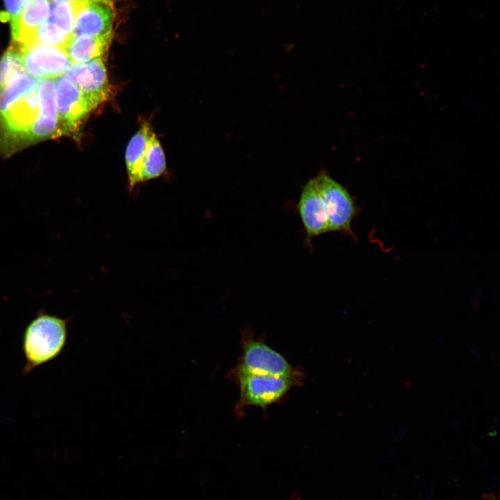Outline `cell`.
I'll use <instances>...</instances> for the list:
<instances>
[{"mask_svg": "<svg viewBox=\"0 0 500 500\" xmlns=\"http://www.w3.org/2000/svg\"><path fill=\"white\" fill-rule=\"evenodd\" d=\"M239 384L240 406L265 408L283 397L295 383L297 374L274 376L234 372Z\"/></svg>", "mask_w": 500, "mask_h": 500, "instance_id": "cell-3", "label": "cell"}, {"mask_svg": "<svg viewBox=\"0 0 500 500\" xmlns=\"http://www.w3.org/2000/svg\"><path fill=\"white\" fill-rule=\"evenodd\" d=\"M306 232V241L328 232V218L325 203L314 178L304 185L296 206Z\"/></svg>", "mask_w": 500, "mask_h": 500, "instance_id": "cell-9", "label": "cell"}, {"mask_svg": "<svg viewBox=\"0 0 500 500\" xmlns=\"http://www.w3.org/2000/svg\"><path fill=\"white\" fill-rule=\"evenodd\" d=\"M54 3L69 2V3H85V2H98L112 6L113 0H51Z\"/></svg>", "mask_w": 500, "mask_h": 500, "instance_id": "cell-21", "label": "cell"}, {"mask_svg": "<svg viewBox=\"0 0 500 500\" xmlns=\"http://www.w3.org/2000/svg\"><path fill=\"white\" fill-rule=\"evenodd\" d=\"M488 500H494L493 499H488Z\"/></svg>", "mask_w": 500, "mask_h": 500, "instance_id": "cell-22", "label": "cell"}, {"mask_svg": "<svg viewBox=\"0 0 500 500\" xmlns=\"http://www.w3.org/2000/svg\"><path fill=\"white\" fill-rule=\"evenodd\" d=\"M81 3L60 2L51 4L47 21L72 35L76 14Z\"/></svg>", "mask_w": 500, "mask_h": 500, "instance_id": "cell-18", "label": "cell"}, {"mask_svg": "<svg viewBox=\"0 0 500 500\" xmlns=\"http://www.w3.org/2000/svg\"><path fill=\"white\" fill-rule=\"evenodd\" d=\"M49 0H28L19 18L10 23L12 40L17 47L28 44L35 31L49 17Z\"/></svg>", "mask_w": 500, "mask_h": 500, "instance_id": "cell-12", "label": "cell"}, {"mask_svg": "<svg viewBox=\"0 0 500 500\" xmlns=\"http://www.w3.org/2000/svg\"><path fill=\"white\" fill-rule=\"evenodd\" d=\"M243 352L235 372L290 376L297 372L279 353L252 338H243Z\"/></svg>", "mask_w": 500, "mask_h": 500, "instance_id": "cell-5", "label": "cell"}, {"mask_svg": "<svg viewBox=\"0 0 500 500\" xmlns=\"http://www.w3.org/2000/svg\"><path fill=\"white\" fill-rule=\"evenodd\" d=\"M28 0H4V10L0 12L3 22L16 21L20 16Z\"/></svg>", "mask_w": 500, "mask_h": 500, "instance_id": "cell-20", "label": "cell"}, {"mask_svg": "<svg viewBox=\"0 0 500 500\" xmlns=\"http://www.w3.org/2000/svg\"><path fill=\"white\" fill-rule=\"evenodd\" d=\"M151 133L149 124L144 123L127 145L125 162L130 190H133L137 185L141 183L140 171Z\"/></svg>", "mask_w": 500, "mask_h": 500, "instance_id": "cell-14", "label": "cell"}, {"mask_svg": "<svg viewBox=\"0 0 500 500\" xmlns=\"http://www.w3.org/2000/svg\"><path fill=\"white\" fill-rule=\"evenodd\" d=\"M39 78H36L26 72L20 74L10 83L0 87V115L15 101L35 88Z\"/></svg>", "mask_w": 500, "mask_h": 500, "instance_id": "cell-16", "label": "cell"}, {"mask_svg": "<svg viewBox=\"0 0 500 500\" xmlns=\"http://www.w3.org/2000/svg\"><path fill=\"white\" fill-rule=\"evenodd\" d=\"M113 21L114 11L111 6L98 2L81 3L72 35L112 34Z\"/></svg>", "mask_w": 500, "mask_h": 500, "instance_id": "cell-11", "label": "cell"}, {"mask_svg": "<svg viewBox=\"0 0 500 500\" xmlns=\"http://www.w3.org/2000/svg\"><path fill=\"white\" fill-rule=\"evenodd\" d=\"M38 116L37 85L0 115V144L10 147L11 144L31 142V129Z\"/></svg>", "mask_w": 500, "mask_h": 500, "instance_id": "cell-2", "label": "cell"}, {"mask_svg": "<svg viewBox=\"0 0 500 500\" xmlns=\"http://www.w3.org/2000/svg\"><path fill=\"white\" fill-rule=\"evenodd\" d=\"M26 72L22 57L17 47L10 48L0 59V87Z\"/></svg>", "mask_w": 500, "mask_h": 500, "instance_id": "cell-19", "label": "cell"}, {"mask_svg": "<svg viewBox=\"0 0 500 500\" xmlns=\"http://www.w3.org/2000/svg\"><path fill=\"white\" fill-rule=\"evenodd\" d=\"M314 181L326 208L328 232L353 235L351 224L357 210L349 192L326 174H319Z\"/></svg>", "mask_w": 500, "mask_h": 500, "instance_id": "cell-4", "label": "cell"}, {"mask_svg": "<svg viewBox=\"0 0 500 500\" xmlns=\"http://www.w3.org/2000/svg\"><path fill=\"white\" fill-rule=\"evenodd\" d=\"M67 340V321L47 314L37 316L26 327L23 338L26 358L24 372L54 359Z\"/></svg>", "mask_w": 500, "mask_h": 500, "instance_id": "cell-1", "label": "cell"}, {"mask_svg": "<svg viewBox=\"0 0 500 500\" xmlns=\"http://www.w3.org/2000/svg\"><path fill=\"white\" fill-rule=\"evenodd\" d=\"M72 36L47 20L35 31L28 44L22 47L40 44L65 49Z\"/></svg>", "mask_w": 500, "mask_h": 500, "instance_id": "cell-17", "label": "cell"}, {"mask_svg": "<svg viewBox=\"0 0 500 500\" xmlns=\"http://www.w3.org/2000/svg\"><path fill=\"white\" fill-rule=\"evenodd\" d=\"M19 50L26 72L36 78H56L65 75L72 61L61 48L34 44Z\"/></svg>", "mask_w": 500, "mask_h": 500, "instance_id": "cell-8", "label": "cell"}, {"mask_svg": "<svg viewBox=\"0 0 500 500\" xmlns=\"http://www.w3.org/2000/svg\"><path fill=\"white\" fill-rule=\"evenodd\" d=\"M166 170L163 149L156 135L151 132L148 140L140 171V182L161 176Z\"/></svg>", "mask_w": 500, "mask_h": 500, "instance_id": "cell-15", "label": "cell"}, {"mask_svg": "<svg viewBox=\"0 0 500 500\" xmlns=\"http://www.w3.org/2000/svg\"><path fill=\"white\" fill-rule=\"evenodd\" d=\"M58 111V135L72 132L94 108L64 75L54 79Z\"/></svg>", "mask_w": 500, "mask_h": 500, "instance_id": "cell-6", "label": "cell"}, {"mask_svg": "<svg viewBox=\"0 0 500 500\" xmlns=\"http://www.w3.org/2000/svg\"><path fill=\"white\" fill-rule=\"evenodd\" d=\"M112 34L105 35H72L65 51L72 62H85L101 58L108 49Z\"/></svg>", "mask_w": 500, "mask_h": 500, "instance_id": "cell-13", "label": "cell"}, {"mask_svg": "<svg viewBox=\"0 0 500 500\" xmlns=\"http://www.w3.org/2000/svg\"><path fill=\"white\" fill-rule=\"evenodd\" d=\"M64 76L78 88L94 108L110 94L107 71L101 58L72 62Z\"/></svg>", "mask_w": 500, "mask_h": 500, "instance_id": "cell-7", "label": "cell"}, {"mask_svg": "<svg viewBox=\"0 0 500 500\" xmlns=\"http://www.w3.org/2000/svg\"><path fill=\"white\" fill-rule=\"evenodd\" d=\"M39 116L31 132V142L58 135V117L53 78H39L38 83Z\"/></svg>", "mask_w": 500, "mask_h": 500, "instance_id": "cell-10", "label": "cell"}]
</instances>
